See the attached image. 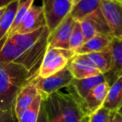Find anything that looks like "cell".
I'll return each instance as SVG.
<instances>
[{"label": "cell", "instance_id": "19", "mask_svg": "<svg viewBox=\"0 0 122 122\" xmlns=\"http://www.w3.org/2000/svg\"><path fill=\"white\" fill-rule=\"evenodd\" d=\"M122 101V75L120 76L111 86L103 107L111 111H116Z\"/></svg>", "mask_w": 122, "mask_h": 122}, {"label": "cell", "instance_id": "10", "mask_svg": "<svg viewBox=\"0 0 122 122\" xmlns=\"http://www.w3.org/2000/svg\"><path fill=\"white\" fill-rule=\"evenodd\" d=\"M103 81H106V80L105 76L102 74L81 80L73 78L70 86L66 88L68 93L71 94L81 104H82L91 91Z\"/></svg>", "mask_w": 122, "mask_h": 122}, {"label": "cell", "instance_id": "3", "mask_svg": "<svg viewBox=\"0 0 122 122\" xmlns=\"http://www.w3.org/2000/svg\"><path fill=\"white\" fill-rule=\"evenodd\" d=\"M75 55V52L71 50L57 48L47 50L38 76L45 78L61 71L68 66L71 60Z\"/></svg>", "mask_w": 122, "mask_h": 122}, {"label": "cell", "instance_id": "13", "mask_svg": "<svg viewBox=\"0 0 122 122\" xmlns=\"http://www.w3.org/2000/svg\"><path fill=\"white\" fill-rule=\"evenodd\" d=\"M109 48L111 54V68L104 76L111 86L122 75V37H112Z\"/></svg>", "mask_w": 122, "mask_h": 122}, {"label": "cell", "instance_id": "34", "mask_svg": "<svg viewBox=\"0 0 122 122\" xmlns=\"http://www.w3.org/2000/svg\"><path fill=\"white\" fill-rule=\"evenodd\" d=\"M69 1H70L71 2H72V0H69ZM72 4H73V3H72Z\"/></svg>", "mask_w": 122, "mask_h": 122}, {"label": "cell", "instance_id": "18", "mask_svg": "<svg viewBox=\"0 0 122 122\" xmlns=\"http://www.w3.org/2000/svg\"><path fill=\"white\" fill-rule=\"evenodd\" d=\"M83 55L102 75L110 71L111 68V54L109 47L101 52H92Z\"/></svg>", "mask_w": 122, "mask_h": 122}, {"label": "cell", "instance_id": "28", "mask_svg": "<svg viewBox=\"0 0 122 122\" xmlns=\"http://www.w3.org/2000/svg\"><path fill=\"white\" fill-rule=\"evenodd\" d=\"M15 1H17V0H0V8L5 7Z\"/></svg>", "mask_w": 122, "mask_h": 122}, {"label": "cell", "instance_id": "15", "mask_svg": "<svg viewBox=\"0 0 122 122\" xmlns=\"http://www.w3.org/2000/svg\"><path fill=\"white\" fill-rule=\"evenodd\" d=\"M49 30L47 27H40L35 31L25 34H15L8 37L13 43L24 50L33 48L41 40L45 32ZM7 38V37H6Z\"/></svg>", "mask_w": 122, "mask_h": 122}, {"label": "cell", "instance_id": "14", "mask_svg": "<svg viewBox=\"0 0 122 122\" xmlns=\"http://www.w3.org/2000/svg\"><path fill=\"white\" fill-rule=\"evenodd\" d=\"M38 94L37 88L32 81L20 91L16 97L14 106L15 112L17 118L20 114L32 103Z\"/></svg>", "mask_w": 122, "mask_h": 122}, {"label": "cell", "instance_id": "1", "mask_svg": "<svg viewBox=\"0 0 122 122\" xmlns=\"http://www.w3.org/2000/svg\"><path fill=\"white\" fill-rule=\"evenodd\" d=\"M38 75L20 65L0 63V110L14 108L20 91Z\"/></svg>", "mask_w": 122, "mask_h": 122}, {"label": "cell", "instance_id": "25", "mask_svg": "<svg viewBox=\"0 0 122 122\" xmlns=\"http://www.w3.org/2000/svg\"><path fill=\"white\" fill-rule=\"evenodd\" d=\"M111 111L102 106L89 116L88 122H108Z\"/></svg>", "mask_w": 122, "mask_h": 122}, {"label": "cell", "instance_id": "22", "mask_svg": "<svg viewBox=\"0 0 122 122\" xmlns=\"http://www.w3.org/2000/svg\"><path fill=\"white\" fill-rule=\"evenodd\" d=\"M42 99L37 95L32 103L18 117V122H37Z\"/></svg>", "mask_w": 122, "mask_h": 122}, {"label": "cell", "instance_id": "35", "mask_svg": "<svg viewBox=\"0 0 122 122\" xmlns=\"http://www.w3.org/2000/svg\"><path fill=\"white\" fill-rule=\"evenodd\" d=\"M121 1H122V0H121Z\"/></svg>", "mask_w": 122, "mask_h": 122}, {"label": "cell", "instance_id": "5", "mask_svg": "<svg viewBox=\"0 0 122 122\" xmlns=\"http://www.w3.org/2000/svg\"><path fill=\"white\" fill-rule=\"evenodd\" d=\"M42 2L46 27L52 32L70 14L73 4L69 0H42Z\"/></svg>", "mask_w": 122, "mask_h": 122}, {"label": "cell", "instance_id": "16", "mask_svg": "<svg viewBox=\"0 0 122 122\" xmlns=\"http://www.w3.org/2000/svg\"><path fill=\"white\" fill-rule=\"evenodd\" d=\"M111 38V36L97 35L85 42L83 45L76 51V55H86L105 50L109 47Z\"/></svg>", "mask_w": 122, "mask_h": 122}, {"label": "cell", "instance_id": "20", "mask_svg": "<svg viewBox=\"0 0 122 122\" xmlns=\"http://www.w3.org/2000/svg\"><path fill=\"white\" fill-rule=\"evenodd\" d=\"M18 5V0L15 1L7 6L6 10L0 18V41L8 33L14 21Z\"/></svg>", "mask_w": 122, "mask_h": 122}, {"label": "cell", "instance_id": "26", "mask_svg": "<svg viewBox=\"0 0 122 122\" xmlns=\"http://www.w3.org/2000/svg\"><path fill=\"white\" fill-rule=\"evenodd\" d=\"M0 122H18L14 108L10 110H0Z\"/></svg>", "mask_w": 122, "mask_h": 122}, {"label": "cell", "instance_id": "11", "mask_svg": "<svg viewBox=\"0 0 122 122\" xmlns=\"http://www.w3.org/2000/svg\"><path fill=\"white\" fill-rule=\"evenodd\" d=\"M68 68L74 79L81 80L98 76L101 73L83 55H76L70 61Z\"/></svg>", "mask_w": 122, "mask_h": 122}, {"label": "cell", "instance_id": "27", "mask_svg": "<svg viewBox=\"0 0 122 122\" xmlns=\"http://www.w3.org/2000/svg\"><path fill=\"white\" fill-rule=\"evenodd\" d=\"M37 122H48L47 117V113H46V110H45V107L43 101H42V103H41L40 110V113L38 115Z\"/></svg>", "mask_w": 122, "mask_h": 122}, {"label": "cell", "instance_id": "29", "mask_svg": "<svg viewBox=\"0 0 122 122\" xmlns=\"http://www.w3.org/2000/svg\"><path fill=\"white\" fill-rule=\"evenodd\" d=\"M115 122H122V118L116 111H115Z\"/></svg>", "mask_w": 122, "mask_h": 122}, {"label": "cell", "instance_id": "17", "mask_svg": "<svg viewBox=\"0 0 122 122\" xmlns=\"http://www.w3.org/2000/svg\"><path fill=\"white\" fill-rule=\"evenodd\" d=\"M100 0H79L73 5L70 15L76 20L81 21L99 8Z\"/></svg>", "mask_w": 122, "mask_h": 122}, {"label": "cell", "instance_id": "24", "mask_svg": "<svg viewBox=\"0 0 122 122\" xmlns=\"http://www.w3.org/2000/svg\"><path fill=\"white\" fill-rule=\"evenodd\" d=\"M84 37L80 22L76 21L73 27L69 42V50L75 52L78 50L84 43Z\"/></svg>", "mask_w": 122, "mask_h": 122}, {"label": "cell", "instance_id": "6", "mask_svg": "<svg viewBox=\"0 0 122 122\" xmlns=\"http://www.w3.org/2000/svg\"><path fill=\"white\" fill-rule=\"evenodd\" d=\"M55 95L65 122H88L89 116L71 94L57 91Z\"/></svg>", "mask_w": 122, "mask_h": 122}, {"label": "cell", "instance_id": "9", "mask_svg": "<svg viewBox=\"0 0 122 122\" xmlns=\"http://www.w3.org/2000/svg\"><path fill=\"white\" fill-rule=\"evenodd\" d=\"M45 26L46 22L42 6L32 5L24 16L20 24L10 37L15 34H25L31 32Z\"/></svg>", "mask_w": 122, "mask_h": 122}, {"label": "cell", "instance_id": "8", "mask_svg": "<svg viewBox=\"0 0 122 122\" xmlns=\"http://www.w3.org/2000/svg\"><path fill=\"white\" fill-rule=\"evenodd\" d=\"M76 22V21L68 15L55 30L50 32L47 50L52 48L69 50L70 38Z\"/></svg>", "mask_w": 122, "mask_h": 122}, {"label": "cell", "instance_id": "30", "mask_svg": "<svg viewBox=\"0 0 122 122\" xmlns=\"http://www.w3.org/2000/svg\"><path fill=\"white\" fill-rule=\"evenodd\" d=\"M108 122H115V111H111Z\"/></svg>", "mask_w": 122, "mask_h": 122}, {"label": "cell", "instance_id": "33", "mask_svg": "<svg viewBox=\"0 0 122 122\" xmlns=\"http://www.w3.org/2000/svg\"><path fill=\"white\" fill-rule=\"evenodd\" d=\"M122 106V101H121V105H120L119 106Z\"/></svg>", "mask_w": 122, "mask_h": 122}, {"label": "cell", "instance_id": "2", "mask_svg": "<svg viewBox=\"0 0 122 122\" xmlns=\"http://www.w3.org/2000/svg\"><path fill=\"white\" fill-rule=\"evenodd\" d=\"M50 31L47 30L39 42L32 49L24 50L4 37L0 41V63L20 65L30 71H40L44 55L47 51Z\"/></svg>", "mask_w": 122, "mask_h": 122}, {"label": "cell", "instance_id": "32", "mask_svg": "<svg viewBox=\"0 0 122 122\" xmlns=\"http://www.w3.org/2000/svg\"><path fill=\"white\" fill-rule=\"evenodd\" d=\"M120 116H121V117L122 118V106H119L118 108H117V110L116 111Z\"/></svg>", "mask_w": 122, "mask_h": 122}, {"label": "cell", "instance_id": "23", "mask_svg": "<svg viewBox=\"0 0 122 122\" xmlns=\"http://www.w3.org/2000/svg\"><path fill=\"white\" fill-rule=\"evenodd\" d=\"M35 0H18V5L16 11V15L14 19V21L12 24V26L5 37H9L15 30L18 27V25L22 22L24 16L26 15L29 9L33 5Z\"/></svg>", "mask_w": 122, "mask_h": 122}, {"label": "cell", "instance_id": "31", "mask_svg": "<svg viewBox=\"0 0 122 122\" xmlns=\"http://www.w3.org/2000/svg\"><path fill=\"white\" fill-rule=\"evenodd\" d=\"M6 8H7V7L0 8V18H1L2 17V15H4V13H5V12L6 10Z\"/></svg>", "mask_w": 122, "mask_h": 122}, {"label": "cell", "instance_id": "4", "mask_svg": "<svg viewBox=\"0 0 122 122\" xmlns=\"http://www.w3.org/2000/svg\"><path fill=\"white\" fill-rule=\"evenodd\" d=\"M73 80V77L67 66L61 71L45 78L37 76L32 82L36 86L42 101H45L60 89L68 87Z\"/></svg>", "mask_w": 122, "mask_h": 122}, {"label": "cell", "instance_id": "7", "mask_svg": "<svg viewBox=\"0 0 122 122\" xmlns=\"http://www.w3.org/2000/svg\"><path fill=\"white\" fill-rule=\"evenodd\" d=\"M99 9L113 37H122V1L100 0Z\"/></svg>", "mask_w": 122, "mask_h": 122}, {"label": "cell", "instance_id": "21", "mask_svg": "<svg viewBox=\"0 0 122 122\" xmlns=\"http://www.w3.org/2000/svg\"><path fill=\"white\" fill-rule=\"evenodd\" d=\"M48 122H65L55 93L43 101Z\"/></svg>", "mask_w": 122, "mask_h": 122}, {"label": "cell", "instance_id": "12", "mask_svg": "<svg viewBox=\"0 0 122 122\" xmlns=\"http://www.w3.org/2000/svg\"><path fill=\"white\" fill-rule=\"evenodd\" d=\"M109 88L110 84L107 81H103L97 85L88 94L81 106L88 116L103 106Z\"/></svg>", "mask_w": 122, "mask_h": 122}]
</instances>
